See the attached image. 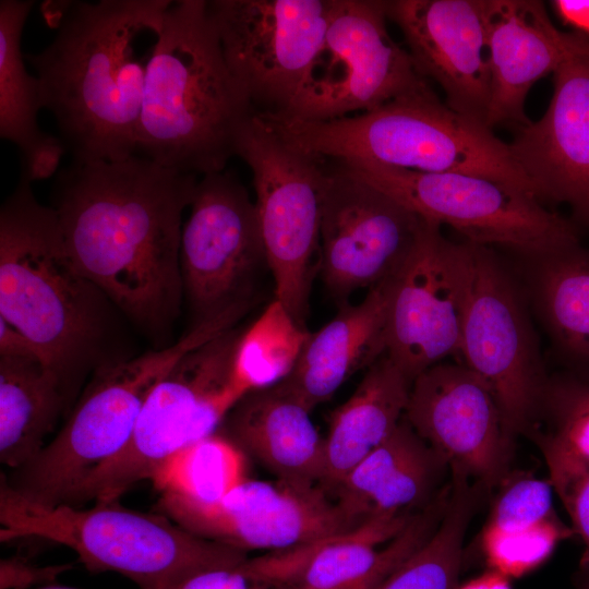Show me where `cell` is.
Listing matches in <instances>:
<instances>
[{
    "label": "cell",
    "instance_id": "6da1fadb",
    "mask_svg": "<svg viewBox=\"0 0 589 589\" xmlns=\"http://www.w3.org/2000/svg\"><path fill=\"white\" fill-rule=\"evenodd\" d=\"M197 177L139 154L74 163L57 173L52 208L71 260L149 334H163L182 301V214Z\"/></svg>",
    "mask_w": 589,
    "mask_h": 589
},
{
    "label": "cell",
    "instance_id": "7a4b0ae2",
    "mask_svg": "<svg viewBox=\"0 0 589 589\" xmlns=\"http://www.w3.org/2000/svg\"><path fill=\"white\" fill-rule=\"evenodd\" d=\"M171 2L64 1L53 39L25 55L72 161L135 154L146 75Z\"/></svg>",
    "mask_w": 589,
    "mask_h": 589
},
{
    "label": "cell",
    "instance_id": "3957f363",
    "mask_svg": "<svg viewBox=\"0 0 589 589\" xmlns=\"http://www.w3.org/2000/svg\"><path fill=\"white\" fill-rule=\"evenodd\" d=\"M255 113L226 63L207 1H172L146 75L135 154L196 177L224 171Z\"/></svg>",
    "mask_w": 589,
    "mask_h": 589
},
{
    "label": "cell",
    "instance_id": "277c9868",
    "mask_svg": "<svg viewBox=\"0 0 589 589\" xmlns=\"http://www.w3.org/2000/svg\"><path fill=\"white\" fill-rule=\"evenodd\" d=\"M265 122L285 142L318 158L482 177L538 197L508 143L450 109L429 84L356 116L315 121L269 115Z\"/></svg>",
    "mask_w": 589,
    "mask_h": 589
},
{
    "label": "cell",
    "instance_id": "5b68a950",
    "mask_svg": "<svg viewBox=\"0 0 589 589\" xmlns=\"http://www.w3.org/2000/svg\"><path fill=\"white\" fill-rule=\"evenodd\" d=\"M106 300L71 260L55 209L21 172L0 212V317L68 385L99 345Z\"/></svg>",
    "mask_w": 589,
    "mask_h": 589
},
{
    "label": "cell",
    "instance_id": "8992f818",
    "mask_svg": "<svg viewBox=\"0 0 589 589\" xmlns=\"http://www.w3.org/2000/svg\"><path fill=\"white\" fill-rule=\"evenodd\" d=\"M40 538L72 549L93 572H116L140 589H177L204 572L248 560L238 548L196 536L164 515L115 503L43 506L0 480V539Z\"/></svg>",
    "mask_w": 589,
    "mask_h": 589
},
{
    "label": "cell",
    "instance_id": "52a82bcc",
    "mask_svg": "<svg viewBox=\"0 0 589 589\" xmlns=\"http://www.w3.org/2000/svg\"><path fill=\"white\" fill-rule=\"evenodd\" d=\"M245 315L231 306L203 321L176 344L101 368L67 422L28 462L1 473L23 498L67 505L79 486L128 445L151 392L189 351L233 328Z\"/></svg>",
    "mask_w": 589,
    "mask_h": 589
},
{
    "label": "cell",
    "instance_id": "ba28073f",
    "mask_svg": "<svg viewBox=\"0 0 589 589\" xmlns=\"http://www.w3.org/2000/svg\"><path fill=\"white\" fill-rule=\"evenodd\" d=\"M239 336L231 328L185 353L151 392L128 445L95 470L68 505L118 502L171 455L216 433L244 396L232 378Z\"/></svg>",
    "mask_w": 589,
    "mask_h": 589
},
{
    "label": "cell",
    "instance_id": "9c48e42d",
    "mask_svg": "<svg viewBox=\"0 0 589 589\" xmlns=\"http://www.w3.org/2000/svg\"><path fill=\"white\" fill-rule=\"evenodd\" d=\"M329 160V159H328ZM419 217L448 225L480 245L495 244L546 257L577 247L574 227L538 197L462 173H429L372 161L332 160Z\"/></svg>",
    "mask_w": 589,
    "mask_h": 589
},
{
    "label": "cell",
    "instance_id": "30bf717a",
    "mask_svg": "<svg viewBox=\"0 0 589 589\" xmlns=\"http://www.w3.org/2000/svg\"><path fill=\"white\" fill-rule=\"evenodd\" d=\"M237 156L253 173L254 204L275 299L305 326L317 274L324 159L285 142L257 112L239 136Z\"/></svg>",
    "mask_w": 589,
    "mask_h": 589
},
{
    "label": "cell",
    "instance_id": "8fae6325",
    "mask_svg": "<svg viewBox=\"0 0 589 589\" xmlns=\"http://www.w3.org/2000/svg\"><path fill=\"white\" fill-rule=\"evenodd\" d=\"M385 1L334 0L321 48L285 116L332 120L371 111L424 85L388 33Z\"/></svg>",
    "mask_w": 589,
    "mask_h": 589
},
{
    "label": "cell",
    "instance_id": "7c38bea8",
    "mask_svg": "<svg viewBox=\"0 0 589 589\" xmlns=\"http://www.w3.org/2000/svg\"><path fill=\"white\" fill-rule=\"evenodd\" d=\"M334 0H209L226 63L256 112L283 115L323 43Z\"/></svg>",
    "mask_w": 589,
    "mask_h": 589
},
{
    "label": "cell",
    "instance_id": "4fadbf2b",
    "mask_svg": "<svg viewBox=\"0 0 589 589\" xmlns=\"http://www.w3.org/2000/svg\"><path fill=\"white\" fill-rule=\"evenodd\" d=\"M183 224L180 266L196 323L253 301V284L267 265L254 202L230 172L199 179Z\"/></svg>",
    "mask_w": 589,
    "mask_h": 589
},
{
    "label": "cell",
    "instance_id": "5bb4252c",
    "mask_svg": "<svg viewBox=\"0 0 589 589\" xmlns=\"http://www.w3.org/2000/svg\"><path fill=\"white\" fill-rule=\"evenodd\" d=\"M469 285V242L455 243L422 218L414 242L393 275L386 350L413 382L459 354Z\"/></svg>",
    "mask_w": 589,
    "mask_h": 589
},
{
    "label": "cell",
    "instance_id": "9a60e30c",
    "mask_svg": "<svg viewBox=\"0 0 589 589\" xmlns=\"http://www.w3.org/2000/svg\"><path fill=\"white\" fill-rule=\"evenodd\" d=\"M324 163L317 275L342 304L398 271L422 218L332 160Z\"/></svg>",
    "mask_w": 589,
    "mask_h": 589
},
{
    "label": "cell",
    "instance_id": "2e32d148",
    "mask_svg": "<svg viewBox=\"0 0 589 589\" xmlns=\"http://www.w3.org/2000/svg\"><path fill=\"white\" fill-rule=\"evenodd\" d=\"M442 492L414 515L370 518L357 527L242 563L257 582L283 589H373L434 532Z\"/></svg>",
    "mask_w": 589,
    "mask_h": 589
},
{
    "label": "cell",
    "instance_id": "e0dca14e",
    "mask_svg": "<svg viewBox=\"0 0 589 589\" xmlns=\"http://www.w3.org/2000/svg\"><path fill=\"white\" fill-rule=\"evenodd\" d=\"M157 506L185 530L245 552L288 550L358 526L321 485L278 480L247 479L213 503L163 493Z\"/></svg>",
    "mask_w": 589,
    "mask_h": 589
},
{
    "label": "cell",
    "instance_id": "ac0fdd59",
    "mask_svg": "<svg viewBox=\"0 0 589 589\" xmlns=\"http://www.w3.org/2000/svg\"><path fill=\"white\" fill-rule=\"evenodd\" d=\"M459 356L492 388L510 438L527 430L540 398L527 323L492 253L472 242Z\"/></svg>",
    "mask_w": 589,
    "mask_h": 589
},
{
    "label": "cell",
    "instance_id": "d6986e66",
    "mask_svg": "<svg viewBox=\"0 0 589 589\" xmlns=\"http://www.w3.org/2000/svg\"><path fill=\"white\" fill-rule=\"evenodd\" d=\"M404 418L450 472L483 488L505 474L513 440L492 388L465 364L441 362L419 374Z\"/></svg>",
    "mask_w": 589,
    "mask_h": 589
},
{
    "label": "cell",
    "instance_id": "ffe728a7",
    "mask_svg": "<svg viewBox=\"0 0 589 589\" xmlns=\"http://www.w3.org/2000/svg\"><path fill=\"white\" fill-rule=\"evenodd\" d=\"M385 8L417 72L438 84L450 109L486 125L491 63L485 0H390Z\"/></svg>",
    "mask_w": 589,
    "mask_h": 589
},
{
    "label": "cell",
    "instance_id": "44dd1931",
    "mask_svg": "<svg viewBox=\"0 0 589 589\" xmlns=\"http://www.w3.org/2000/svg\"><path fill=\"white\" fill-rule=\"evenodd\" d=\"M508 146L538 197L567 203L589 224V38L575 35L553 73L548 109L516 131Z\"/></svg>",
    "mask_w": 589,
    "mask_h": 589
},
{
    "label": "cell",
    "instance_id": "7402d4cb",
    "mask_svg": "<svg viewBox=\"0 0 589 589\" xmlns=\"http://www.w3.org/2000/svg\"><path fill=\"white\" fill-rule=\"evenodd\" d=\"M491 63V98L486 125L515 131L531 121L525 111L533 84L568 56L576 34L558 31L544 4L534 0H485Z\"/></svg>",
    "mask_w": 589,
    "mask_h": 589
},
{
    "label": "cell",
    "instance_id": "603a6c76",
    "mask_svg": "<svg viewBox=\"0 0 589 589\" xmlns=\"http://www.w3.org/2000/svg\"><path fill=\"white\" fill-rule=\"evenodd\" d=\"M392 278L370 288L360 303L340 304L334 318L310 333L294 369L276 386L311 411L383 356Z\"/></svg>",
    "mask_w": 589,
    "mask_h": 589
},
{
    "label": "cell",
    "instance_id": "cb8c5ba5",
    "mask_svg": "<svg viewBox=\"0 0 589 589\" xmlns=\"http://www.w3.org/2000/svg\"><path fill=\"white\" fill-rule=\"evenodd\" d=\"M310 412L275 385L244 395L221 425L225 436L278 481L312 488L323 479L324 438Z\"/></svg>",
    "mask_w": 589,
    "mask_h": 589
},
{
    "label": "cell",
    "instance_id": "d4e9b609",
    "mask_svg": "<svg viewBox=\"0 0 589 589\" xmlns=\"http://www.w3.org/2000/svg\"><path fill=\"white\" fill-rule=\"evenodd\" d=\"M447 467L402 418L337 486L336 503L354 525L374 517L411 515L413 508L430 503Z\"/></svg>",
    "mask_w": 589,
    "mask_h": 589
},
{
    "label": "cell",
    "instance_id": "484cf974",
    "mask_svg": "<svg viewBox=\"0 0 589 589\" xmlns=\"http://www.w3.org/2000/svg\"><path fill=\"white\" fill-rule=\"evenodd\" d=\"M411 384L385 353L368 368L353 394L330 417L323 489L335 491L393 433L404 418Z\"/></svg>",
    "mask_w": 589,
    "mask_h": 589
},
{
    "label": "cell",
    "instance_id": "4316f807",
    "mask_svg": "<svg viewBox=\"0 0 589 589\" xmlns=\"http://www.w3.org/2000/svg\"><path fill=\"white\" fill-rule=\"evenodd\" d=\"M33 5L29 0L0 1V136L19 148L21 172L32 182L53 176L67 151L61 139L45 133L37 121L43 108L39 81L28 73L21 48Z\"/></svg>",
    "mask_w": 589,
    "mask_h": 589
},
{
    "label": "cell",
    "instance_id": "83f0119b",
    "mask_svg": "<svg viewBox=\"0 0 589 589\" xmlns=\"http://www.w3.org/2000/svg\"><path fill=\"white\" fill-rule=\"evenodd\" d=\"M67 397V383L39 358L0 356V460L12 470L46 445Z\"/></svg>",
    "mask_w": 589,
    "mask_h": 589
},
{
    "label": "cell",
    "instance_id": "f1b7e54d",
    "mask_svg": "<svg viewBox=\"0 0 589 589\" xmlns=\"http://www.w3.org/2000/svg\"><path fill=\"white\" fill-rule=\"evenodd\" d=\"M481 490L465 474L452 472L445 512L434 532L373 589H456Z\"/></svg>",
    "mask_w": 589,
    "mask_h": 589
},
{
    "label": "cell",
    "instance_id": "f546056e",
    "mask_svg": "<svg viewBox=\"0 0 589 589\" xmlns=\"http://www.w3.org/2000/svg\"><path fill=\"white\" fill-rule=\"evenodd\" d=\"M309 335L306 327L274 298L240 333L232 360L236 387L247 395L284 381L294 369Z\"/></svg>",
    "mask_w": 589,
    "mask_h": 589
},
{
    "label": "cell",
    "instance_id": "4dcf8cb0",
    "mask_svg": "<svg viewBox=\"0 0 589 589\" xmlns=\"http://www.w3.org/2000/svg\"><path fill=\"white\" fill-rule=\"evenodd\" d=\"M247 479L245 454L216 432L171 455L151 481L160 494L213 503Z\"/></svg>",
    "mask_w": 589,
    "mask_h": 589
},
{
    "label": "cell",
    "instance_id": "1f68e13d",
    "mask_svg": "<svg viewBox=\"0 0 589 589\" xmlns=\"http://www.w3.org/2000/svg\"><path fill=\"white\" fill-rule=\"evenodd\" d=\"M541 301L560 341L589 356V251L574 247L543 257Z\"/></svg>",
    "mask_w": 589,
    "mask_h": 589
},
{
    "label": "cell",
    "instance_id": "d6a6232c",
    "mask_svg": "<svg viewBox=\"0 0 589 589\" xmlns=\"http://www.w3.org/2000/svg\"><path fill=\"white\" fill-rule=\"evenodd\" d=\"M572 531L555 516L516 532L483 529L482 550L489 569L518 578L542 565Z\"/></svg>",
    "mask_w": 589,
    "mask_h": 589
},
{
    "label": "cell",
    "instance_id": "836d02e7",
    "mask_svg": "<svg viewBox=\"0 0 589 589\" xmlns=\"http://www.w3.org/2000/svg\"><path fill=\"white\" fill-rule=\"evenodd\" d=\"M552 485L533 477L512 481L498 495L484 529L516 532L554 516Z\"/></svg>",
    "mask_w": 589,
    "mask_h": 589
},
{
    "label": "cell",
    "instance_id": "e575fe53",
    "mask_svg": "<svg viewBox=\"0 0 589 589\" xmlns=\"http://www.w3.org/2000/svg\"><path fill=\"white\" fill-rule=\"evenodd\" d=\"M549 468L550 483L562 500L589 555V464L569 455L548 437L539 441Z\"/></svg>",
    "mask_w": 589,
    "mask_h": 589
},
{
    "label": "cell",
    "instance_id": "d590c367",
    "mask_svg": "<svg viewBox=\"0 0 589 589\" xmlns=\"http://www.w3.org/2000/svg\"><path fill=\"white\" fill-rule=\"evenodd\" d=\"M1 589H29L35 585L49 584L71 566H37L21 557L2 558L0 563Z\"/></svg>",
    "mask_w": 589,
    "mask_h": 589
},
{
    "label": "cell",
    "instance_id": "8d00e7d4",
    "mask_svg": "<svg viewBox=\"0 0 589 589\" xmlns=\"http://www.w3.org/2000/svg\"><path fill=\"white\" fill-rule=\"evenodd\" d=\"M546 437L569 455L589 464V413L560 418L557 430Z\"/></svg>",
    "mask_w": 589,
    "mask_h": 589
},
{
    "label": "cell",
    "instance_id": "74e56055",
    "mask_svg": "<svg viewBox=\"0 0 589 589\" xmlns=\"http://www.w3.org/2000/svg\"><path fill=\"white\" fill-rule=\"evenodd\" d=\"M244 563V562H243ZM240 564L232 568H219L195 575L177 589H268L249 576Z\"/></svg>",
    "mask_w": 589,
    "mask_h": 589
},
{
    "label": "cell",
    "instance_id": "f35d334b",
    "mask_svg": "<svg viewBox=\"0 0 589 589\" xmlns=\"http://www.w3.org/2000/svg\"><path fill=\"white\" fill-rule=\"evenodd\" d=\"M553 407L558 418L589 413V386L570 385L556 388Z\"/></svg>",
    "mask_w": 589,
    "mask_h": 589
},
{
    "label": "cell",
    "instance_id": "ab89813d",
    "mask_svg": "<svg viewBox=\"0 0 589 589\" xmlns=\"http://www.w3.org/2000/svg\"><path fill=\"white\" fill-rule=\"evenodd\" d=\"M0 356L39 358L44 361L36 346L1 317Z\"/></svg>",
    "mask_w": 589,
    "mask_h": 589
},
{
    "label": "cell",
    "instance_id": "60d3db41",
    "mask_svg": "<svg viewBox=\"0 0 589 589\" xmlns=\"http://www.w3.org/2000/svg\"><path fill=\"white\" fill-rule=\"evenodd\" d=\"M551 4L557 16L578 34L589 38V1L554 0Z\"/></svg>",
    "mask_w": 589,
    "mask_h": 589
},
{
    "label": "cell",
    "instance_id": "b9f144b4",
    "mask_svg": "<svg viewBox=\"0 0 589 589\" xmlns=\"http://www.w3.org/2000/svg\"><path fill=\"white\" fill-rule=\"evenodd\" d=\"M456 589H512L509 578L489 569L483 574L459 584Z\"/></svg>",
    "mask_w": 589,
    "mask_h": 589
},
{
    "label": "cell",
    "instance_id": "7bdbcfd3",
    "mask_svg": "<svg viewBox=\"0 0 589 589\" xmlns=\"http://www.w3.org/2000/svg\"><path fill=\"white\" fill-rule=\"evenodd\" d=\"M578 589H589V574L582 577L581 582L578 586Z\"/></svg>",
    "mask_w": 589,
    "mask_h": 589
},
{
    "label": "cell",
    "instance_id": "ee69618b",
    "mask_svg": "<svg viewBox=\"0 0 589 589\" xmlns=\"http://www.w3.org/2000/svg\"><path fill=\"white\" fill-rule=\"evenodd\" d=\"M37 589H75V588H69V587H60V586H46Z\"/></svg>",
    "mask_w": 589,
    "mask_h": 589
},
{
    "label": "cell",
    "instance_id": "f6af8a7d",
    "mask_svg": "<svg viewBox=\"0 0 589 589\" xmlns=\"http://www.w3.org/2000/svg\"><path fill=\"white\" fill-rule=\"evenodd\" d=\"M353 589H361V588H353Z\"/></svg>",
    "mask_w": 589,
    "mask_h": 589
}]
</instances>
